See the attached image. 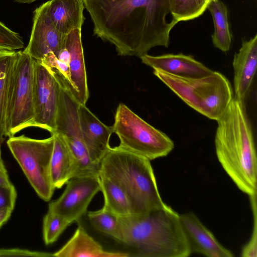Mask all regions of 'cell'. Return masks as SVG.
<instances>
[{
    "instance_id": "obj_22",
    "label": "cell",
    "mask_w": 257,
    "mask_h": 257,
    "mask_svg": "<svg viewBox=\"0 0 257 257\" xmlns=\"http://www.w3.org/2000/svg\"><path fill=\"white\" fill-rule=\"evenodd\" d=\"M17 52L0 50V141L7 137L6 109L8 93Z\"/></svg>"
},
{
    "instance_id": "obj_7",
    "label": "cell",
    "mask_w": 257,
    "mask_h": 257,
    "mask_svg": "<svg viewBox=\"0 0 257 257\" xmlns=\"http://www.w3.org/2000/svg\"><path fill=\"white\" fill-rule=\"evenodd\" d=\"M35 63V60L24 51L17 52L7 99V137L34 126Z\"/></svg>"
},
{
    "instance_id": "obj_4",
    "label": "cell",
    "mask_w": 257,
    "mask_h": 257,
    "mask_svg": "<svg viewBox=\"0 0 257 257\" xmlns=\"http://www.w3.org/2000/svg\"><path fill=\"white\" fill-rule=\"evenodd\" d=\"M99 175L111 180L125 192L132 214H140L165 206L149 159L118 146L110 147L99 164Z\"/></svg>"
},
{
    "instance_id": "obj_35",
    "label": "cell",
    "mask_w": 257,
    "mask_h": 257,
    "mask_svg": "<svg viewBox=\"0 0 257 257\" xmlns=\"http://www.w3.org/2000/svg\"><path fill=\"white\" fill-rule=\"evenodd\" d=\"M1 141H0V159H2V155H1Z\"/></svg>"
},
{
    "instance_id": "obj_5",
    "label": "cell",
    "mask_w": 257,
    "mask_h": 257,
    "mask_svg": "<svg viewBox=\"0 0 257 257\" xmlns=\"http://www.w3.org/2000/svg\"><path fill=\"white\" fill-rule=\"evenodd\" d=\"M154 75L185 103L207 118L217 120L233 98L231 85L220 72L200 77H184L154 70Z\"/></svg>"
},
{
    "instance_id": "obj_14",
    "label": "cell",
    "mask_w": 257,
    "mask_h": 257,
    "mask_svg": "<svg viewBox=\"0 0 257 257\" xmlns=\"http://www.w3.org/2000/svg\"><path fill=\"white\" fill-rule=\"evenodd\" d=\"M79 124L82 138L92 161L100 162L110 148L109 140L113 132L111 126L101 121L86 106L78 107Z\"/></svg>"
},
{
    "instance_id": "obj_25",
    "label": "cell",
    "mask_w": 257,
    "mask_h": 257,
    "mask_svg": "<svg viewBox=\"0 0 257 257\" xmlns=\"http://www.w3.org/2000/svg\"><path fill=\"white\" fill-rule=\"evenodd\" d=\"M172 18L178 23L194 19L205 11L200 0H169Z\"/></svg>"
},
{
    "instance_id": "obj_18",
    "label": "cell",
    "mask_w": 257,
    "mask_h": 257,
    "mask_svg": "<svg viewBox=\"0 0 257 257\" xmlns=\"http://www.w3.org/2000/svg\"><path fill=\"white\" fill-rule=\"evenodd\" d=\"M127 252L105 250L102 246L79 225L72 237L58 250L52 253L57 257H127Z\"/></svg>"
},
{
    "instance_id": "obj_21",
    "label": "cell",
    "mask_w": 257,
    "mask_h": 257,
    "mask_svg": "<svg viewBox=\"0 0 257 257\" xmlns=\"http://www.w3.org/2000/svg\"><path fill=\"white\" fill-rule=\"evenodd\" d=\"M208 9L212 16L214 31L211 35L212 43L215 47L223 52L229 50L232 41L228 18V9L220 0L211 1Z\"/></svg>"
},
{
    "instance_id": "obj_23",
    "label": "cell",
    "mask_w": 257,
    "mask_h": 257,
    "mask_svg": "<svg viewBox=\"0 0 257 257\" xmlns=\"http://www.w3.org/2000/svg\"><path fill=\"white\" fill-rule=\"evenodd\" d=\"M100 191L104 197L103 207L117 216L133 213L131 202L125 192L116 183L109 178L99 175Z\"/></svg>"
},
{
    "instance_id": "obj_31",
    "label": "cell",
    "mask_w": 257,
    "mask_h": 257,
    "mask_svg": "<svg viewBox=\"0 0 257 257\" xmlns=\"http://www.w3.org/2000/svg\"><path fill=\"white\" fill-rule=\"evenodd\" d=\"M0 185L6 187L13 185L9 179L7 171L2 159H0Z\"/></svg>"
},
{
    "instance_id": "obj_32",
    "label": "cell",
    "mask_w": 257,
    "mask_h": 257,
    "mask_svg": "<svg viewBox=\"0 0 257 257\" xmlns=\"http://www.w3.org/2000/svg\"><path fill=\"white\" fill-rule=\"evenodd\" d=\"M13 210L7 208H0V228L10 218Z\"/></svg>"
},
{
    "instance_id": "obj_1",
    "label": "cell",
    "mask_w": 257,
    "mask_h": 257,
    "mask_svg": "<svg viewBox=\"0 0 257 257\" xmlns=\"http://www.w3.org/2000/svg\"><path fill=\"white\" fill-rule=\"evenodd\" d=\"M93 33L113 44L121 56L141 57L153 48H167L178 23L167 19L169 0H83Z\"/></svg>"
},
{
    "instance_id": "obj_15",
    "label": "cell",
    "mask_w": 257,
    "mask_h": 257,
    "mask_svg": "<svg viewBox=\"0 0 257 257\" xmlns=\"http://www.w3.org/2000/svg\"><path fill=\"white\" fill-rule=\"evenodd\" d=\"M257 35L243 40L232 62L234 71V98L244 102L248 95L256 69Z\"/></svg>"
},
{
    "instance_id": "obj_13",
    "label": "cell",
    "mask_w": 257,
    "mask_h": 257,
    "mask_svg": "<svg viewBox=\"0 0 257 257\" xmlns=\"http://www.w3.org/2000/svg\"><path fill=\"white\" fill-rule=\"evenodd\" d=\"M183 231L191 253L210 257H232L233 253L224 247L212 232L192 212L180 214Z\"/></svg>"
},
{
    "instance_id": "obj_9",
    "label": "cell",
    "mask_w": 257,
    "mask_h": 257,
    "mask_svg": "<svg viewBox=\"0 0 257 257\" xmlns=\"http://www.w3.org/2000/svg\"><path fill=\"white\" fill-rule=\"evenodd\" d=\"M54 133L65 140L74 159V176H98L99 166L90 159L80 129L78 107L79 103L70 91L62 85Z\"/></svg>"
},
{
    "instance_id": "obj_19",
    "label": "cell",
    "mask_w": 257,
    "mask_h": 257,
    "mask_svg": "<svg viewBox=\"0 0 257 257\" xmlns=\"http://www.w3.org/2000/svg\"><path fill=\"white\" fill-rule=\"evenodd\" d=\"M47 4L50 19L62 34L81 29L85 20L83 0H50Z\"/></svg>"
},
{
    "instance_id": "obj_3",
    "label": "cell",
    "mask_w": 257,
    "mask_h": 257,
    "mask_svg": "<svg viewBox=\"0 0 257 257\" xmlns=\"http://www.w3.org/2000/svg\"><path fill=\"white\" fill-rule=\"evenodd\" d=\"M119 242L140 257H187L191 253L180 214L168 205L140 214L118 216Z\"/></svg>"
},
{
    "instance_id": "obj_16",
    "label": "cell",
    "mask_w": 257,
    "mask_h": 257,
    "mask_svg": "<svg viewBox=\"0 0 257 257\" xmlns=\"http://www.w3.org/2000/svg\"><path fill=\"white\" fill-rule=\"evenodd\" d=\"M65 46L69 53L71 94L79 104L86 105L89 98V91L81 41V29L74 30L67 35Z\"/></svg>"
},
{
    "instance_id": "obj_33",
    "label": "cell",
    "mask_w": 257,
    "mask_h": 257,
    "mask_svg": "<svg viewBox=\"0 0 257 257\" xmlns=\"http://www.w3.org/2000/svg\"><path fill=\"white\" fill-rule=\"evenodd\" d=\"M203 7L207 9L208 4L212 1L214 0H200Z\"/></svg>"
},
{
    "instance_id": "obj_27",
    "label": "cell",
    "mask_w": 257,
    "mask_h": 257,
    "mask_svg": "<svg viewBox=\"0 0 257 257\" xmlns=\"http://www.w3.org/2000/svg\"><path fill=\"white\" fill-rule=\"evenodd\" d=\"M24 46L23 38L0 22V50L15 51Z\"/></svg>"
},
{
    "instance_id": "obj_17",
    "label": "cell",
    "mask_w": 257,
    "mask_h": 257,
    "mask_svg": "<svg viewBox=\"0 0 257 257\" xmlns=\"http://www.w3.org/2000/svg\"><path fill=\"white\" fill-rule=\"evenodd\" d=\"M142 62L154 70H160L172 75L200 77L213 72L192 56L182 53L166 54L160 56L146 54L140 57Z\"/></svg>"
},
{
    "instance_id": "obj_12",
    "label": "cell",
    "mask_w": 257,
    "mask_h": 257,
    "mask_svg": "<svg viewBox=\"0 0 257 257\" xmlns=\"http://www.w3.org/2000/svg\"><path fill=\"white\" fill-rule=\"evenodd\" d=\"M66 36L59 32L53 24L46 2L34 12L30 41L24 52L37 61L41 60L49 53L57 55L65 46Z\"/></svg>"
},
{
    "instance_id": "obj_34",
    "label": "cell",
    "mask_w": 257,
    "mask_h": 257,
    "mask_svg": "<svg viewBox=\"0 0 257 257\" xmlns=\"http://www.w3.org/2000/svg\"><path fill=\"white\" fill-rule=\"evenodd\" d=\"M16 2H17L18 3H23V4H30L32 3L36 0H14Z\"/></svg>"
},
{
    "instance_id": "obj_2",
    "label": "cell",
    "mask_w": 257,
    "mask_h": 257,
    "mask_svg": "<svg viewBox=\"0 0 257 257\" xmlns=\"http://www.w3.org/2000/svg\"><path fill=\"white\" fill-rule=\"evenodd\" d=\"M217 121L215 147L219 163L241 191L249 196L256 194V153L244 102L233 97Z\"/></svg>"
},
{
    "instance_id": "obj_10",
    "label": "cell",
    "mask_w": 257,
    "mask_h": 257,
    "mask_svg": "<svg viewBox=\"0 0 257 257\" xmlns=\"http://www.w3.org/2000/svg\"><path fill=\"white\" fill-rule=\"evenodd\" d=\"M61 84L54 71L35 60L34 83V126L55 132Z\"/></svg>"
},
{
    "instance_id": "obj_28",
    "label": "cell",
    "mask_w": 257,
    "mask_h": 257,
    "mask_svg": "<svg viewBox=\"0 0 257 257\" xmlns=\"http://www.w3.org/2000/svg\"><path fill=\"white\" fill-rule=\"evenodd\" d=\"M251 208L253 213V226L249 241L243 246L241 255L243 257H256L257 256V218L256 194L249 196Z\"/></svg>"
},
{
    "instance_id": "obj_20",
    "label": "cell",
    "mask_w": 257,
    "mask_h": 257,
    "mask_svg": "<svg viewBox=\"0 0 257 257\" xmlns=\"http://www.w3.org/2000/svg\"><path fill=\"white\" fill-rule=\"evenodd\" d=\"M51 135L54 137L50 164L51 181L55 189H60L74 177L75 164L63 137L56 133Z\"/></svg>"
},
{
    "instance_id": "obj_24",
    "label": "cell",
    "mask_w": 257,
    "mask_h": 257,
    "mask_svg": "<svg viewBox=\"0 0 257 257\" xmlns=\"http://www.w3.org/2000/svg\"><path fill=\"white\" fill-rule=\"evenodd\" d=\"M87 216L94 228L111 237L118 242V216L103 207L99 210L88 211Z\"/></svg>"
},
{
    "instance_id": "obj_6",
    "label": "cell",
    "mask_w": 257,
    "mask_h": 257,
    "mask_svg": "<svg viewBox=\"0 0 257 257\" xmlns=\"http://www.w3.org/2000/svg\"><path fill=\"white\" fill-rule=\"evenodd\" d=\"M112 127L119 140V147L150 161L167 156L174 147L167 135L122 103L116 108Z\"/></svg>"
},
{
    "instance_id": "obj_29",
    "label": "cell",
    "mask_w": 257,
    "mask_h": 257,
    "mask_svg": "<svg viewBox=\"0 0 257 257\" xmlns=\"http://www.w3.org/2000/svg\"><path fill=\"white\" fill-rule=\"evenodd\" d=\"M17 198L16 190L13 185L6 187L0 185V208L13 210Z\"/></svg>"
},
{
    "instance_id": "obj_30",
    "label": "cell",
    "mask_w": 257,
    "mask_h": 257,
    "mask_svg": "<svg viewBox=\"0 0 257 257\" xmlns=\"http://www.w3.org/2000/svg\"><path fill=\"white\" fill-rule=\"evenodd\" d=\"M0 256H52V253L30 250L26 249H0Z\"/></svg>"
},
{
    "instance_id": "obj_11",
    "label": "cell",
    "mask_w": 257,
    "mask_h": 257,
    "mask_svg": "<svg viewBox=\"0 0 257 257\" xmlns=\"http://www.w3.org/2000/svg\"><path fill=\"white\" fill-rule=\"evenodd\" d=\"M61 196L50 202L48 211L59 214L71 224L78 222L86 214L95 195L100 191L98 176H79L70 179Z\"/></svg>"
},
{
    "instance_id": "obj_26",
    "label": "cell",
    "mask_w": 257,
    "mask_h": 257,
    "mask_svg": "<svg viewBox=\"0 0 257 257\" xmlns=\"http://www.w3.org/2000/svg\"><path fill=\"white\" fill-rule=\"evenodd\" d=\"M71 224L62 215L48 211L43 221V235L45 243L49 245L55 242Z\"/></svg>"
},
{
    "instance_id": "obj_8",
    "label": "cell",
    "mask_w": 257,
    "mask_h": 257,
    "mask_svg": "<svg viewBox=\"0 0 257 257\" xmlns=\"http://www.w3.org/2000/svg\"><path fill=\"white\" fill-rule=\"evenodd\" d=\"M53 135L34 139L24 135L10 137L7 145L38 195L49 201L55 188L51 177L50 164L54 146Z\"/></svg>"
}]
</instances>
